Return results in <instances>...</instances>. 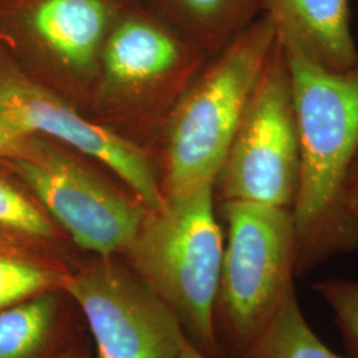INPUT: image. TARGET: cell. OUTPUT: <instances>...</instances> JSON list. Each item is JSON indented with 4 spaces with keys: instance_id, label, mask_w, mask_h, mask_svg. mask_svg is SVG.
Here are the masks:
<instances>
[{
    "instance_id": "obj_1",
    "label": "cell",
    "mask_w": 358,
    "mask_h": 358,
    "mask_svg": "<svg viewBox=\"0 0 358 358\" xmlns=\"http://www.w3.org/2000/svg\"><path fill=\"white\" fill-rule=\"evenodd\" d=\"M279 38L291 71L299 130V183L291 211L296 276L301 278L334 256L358 251V219L345 205L346 179L358 153V62L332 71Z\"/></svg>"
},
{
    "instance_id": "obj_2",
    "label": "cell",
    "mask_w": 358,
    "mask_h": 358,
    "mask_svg": "<svg viewBox=\"0 0 358 358\" xmlns=\"http://www.w3.org/2000/svg\"><path fill=\"white\" fill-rule=\"evenodd\" d=\"M148 211L124 256L208 357L219 355L215 306L224 241L215 211V183L165 198Z\"/></svg>"
},
{
    "instance_id": "obj_3",
    "label": "cell",
    "mask_w": 358,
    "mask_h": 358,
    "mask_svg": "<svg viewBox=\"0 0 358 358\" xmlns=\"http://www.w3.org/2000/svg\"><path fill=\"white\" fill-rule=\"evenodd\" d=\"M276 40L272 19L262 13L182 93L167 122L165 198L215 183Z\"/></svg>"
},
{
    "instance_id": "obj_4",
    "label": "cell",
    "mask_w": 358,
    "mask_h": 358,
    "mask_svg": "<svg viewBox=\"0 0 358 358\" xmlns=\"http://www.w3.org/2000/svg\"><path fill=\"white\" fill-rule=\"evenodd\" d=\"M227 243L215 306L217 343L236 358L294 289L297 236L289 208L220 203Z\"/></svg>"
},
{
    "instance_id": "obj_5",
    "label": "cell",
    "mask_w": 358,
    "mask_h": 358,
    "mask_svg": "<svg viewBox=\"0 0 358 358\" xmlns=\"http://www.w3.org/2000/svg\"><path fill=\"white\" fill-rule=\"evenodd\" d=\"M110 0H0V47L29 76L71 103L93 101Z\"/></svg>"
},
{
    "instance_id": "obj_6",
    "label": "cell",
    "mask_w": 358,
    "mask_h": 358,
    "mask_svg": "<svg viewBox=\"0 0 358 358\" xmlns=\"http://www.w3.org/2000/svg\"><path fill=\"white\" fill-rule=\"evenodd\" d=\"M299 154L292 78L278 36L217 174L215 198L291 210Z\"/></svg>"
},
{
    "instance_id": "obj_7",
    "label": "cell",
    "mask_w": 358,
    "mask_h": 358,
    "mask_svg": "<svg viewBox=\"0 0 358 358\" xmlns=\"http://www.w3.org/2000/svg\"><path fill=\"white\" fill-rule=\"evenodd\" d=\"M77 247L96 256L124 255L148 214L134 196L41 137L31 159H0Z\"/></svg>"
},
{
    "instance_id": "obj_8",
    "label": "cell",
    "mask_w": 358,
    "mask_h": 358,
    "mask_svg": "<svg viewBox=\"0 0 358 358\" xmlns=\"http://www.w3.org/2000/svg\"><path fill=\"white\" fill-rule=\"evenodd\" d=\"M64 292L83 312L97 358L180 356L187 336L178 317L115 256L75 266Z\"/></svg>"
},
{
    "instance_id": "obj_9",
    "label": "cell",
    "mask_w": 358,
    "mask_h": 358,
    "mask_svg": "<svg viewBox=\"0 0 358 358\" xmlns=\"http://www.w3.org/2000/svg\"><path fill=\"white\" fill-rule=\"evenodd\" d=\"M0 124L94 158L113 171L148 211L165 205L161 182L141 148L84 117L69 100L26 73L1 47Z\"/></svg>"
},
{
    "instance_id": "obj_10",
    "label": "cell",
    "mask_w": 358,
    "mask_h": 358,
    "mask_svg": "<svg viewBox=\"0 0 358 358\" xmlns=\"http://www.w3.org/2000/svg\"><path fill=\"white\" fill-rule=\"evenodd\" d=\"M206 55L192 40L150 20H117L103 44L92 105L125 118L153 108L165 96L177 103L203 68Z\"/></svg>"
},
{
    "instance_id": "obj_11",
    "label": "cell",
    "mask_w": 358,
    "mask_h": 358,
    "mask_svg": "<svg viewBox=\"0 0 358 358\" xmlns=\"http://www.w3.org/2000/svg\"><path fill=\"white\" fill-rule=\"evenodd\" d=\"M264 13L280 38L322 66L346 71L357 64L348 0H266Z\"/></svg>"
},
{
    "instance_id": "obj_12",
    "label": "cell",
    "mask_w": 358,
    "mask_h": 358,
    "mask_svg": "<svg viewBox=\"0 0 358 358\" xmlns=\"http://www.w3.org/2000/svg\"><path fill=\"white\" fill-rule=\"evenodd\" d=\"M71 299L64 289L0 310V358H56L64 348Z\"/></svg>"
},
{
    "instance_id": "obj_13",
    "label": "cell",
    "mask_w": 358,
    "mask_h": 358,
    "mask_svg": "<svg viewBox=\"0 0 358 358\" xmlns=\"http://www.w3.org/2000/svg\"><path fill=\"white\" fill-rule=\"evenodd\" d=\"M0 239L68 260L69 238L26 185L0 162Z\"/></svg>"
},
{
    "instance_id": "obj_14",
    "label": "cell",
    "mask_w": 358,
    "mask_h": 358,
    "mask_svg": "<svg viewBox=\"0 0 358 358\" xmlns=\"http://www.w3.org/2000/svg\"><path fill=\"white\" fill-rule=\"evenodd\" d=\"M73 267L63 257L0 239V310L44 292L64 289Z\"/></svg>"
},
{
    "instance_id": "obj_15",
    "label": "cell",
    "mask_w": 358,
    "mask_h": 358,
    "mask_svg": "<svg viewBox=\"0 0 358 358\" xmlns=\"http://www.w3.org/2000/svg\"><path fill=\"white\" fill-rule=\"evenodd\" d=\"M192 32V40L206 53L219 52L242 29L264 13L266 0H174Z\"/></svg>"
},
{
    "instance_id": "obj_16",
    "label": "cell",
    "mask_w": 358,
    "mask_h": 358,
    "mask_svg": "<svg viewBox=\"0 0 358 358\" xmlns=\"http://www.w3.org/2000/svg\"><path fill=\"white\" fill-rule=\"evenodd\" d=\"M236 358H343L309 327L294 289L268 325Z\"/></svg>"
},
{
    "instance_id": "obj_17",
    "label": "cell",
    "mask_w": 358,
    "mask_h": 358,
    "mask_svg": "<svg viewBox=\"0 0 358 358\" xmlns=\"http://www.w3.org/2000/svg\"><path fill=\"white\" fill-rule=\"evenodd\" d=\"M313 289L332 309L346 352L358 358V280L325 279L315 282Z\"/></svg>"
},
{
    "instance_id": "obj_18",
    "label": "cell",
    "mask_w": 358,
    "mask_h": 358,
    "mask_svg": "<svg viewBox=\"0 0 358 358\" xmlns=\"http://www.w3.org/2000/svg\"><path fill=\"white\" fill-rule=\"evenodd\" d=\"M41 137L28 136L0 124V159H31L38 152Z\"/></svg>"
},
{
    "instance_id": "obj_19",
    "label": "cell",
    "mask_w": 358,
    "mask_h": 358,
    "mask_svg": "<svg viewBox=\"0 0 358 358\" xmlns=\"http://www.w3.org/2000/svg\"><path fill=\"white\" fill-rule=\"evenodd\" d=\"M345 205L348 211L358 219V153L346 179Z\"/></svg>"
},
{
    "instance_id": "obj_20",
    "label": "cell",
    "mask_w": 358,
    "mask_h": 358,
    "mask_svg": "<svg viewBox=\"0 0 358 358\" xmlns=\"http://www.w3.org/2000/svg\"><path fill=\"white\" fill-rule=\"evenodd\" d=\"M179 358H211L205 355L202 350H199L196 346L192 344L189 338L185 340L182 350H180V356Z\"/></svg>"
},
{
    "instance_id": "obj_21",
    "label": "cell",
    "mask_w": 358,
    "mask_h": 358,
    "mask_svg": "<svg viewBox=\"0 0 358 358\" xmlns=\"http://www.w3.org/2000/svg\"><path fill=\"white\" fill-rule=\"evenodd\" d=\"M56 358H90L88 355L78 346L65 345Z\"/></svg>"
}]
</instances>
